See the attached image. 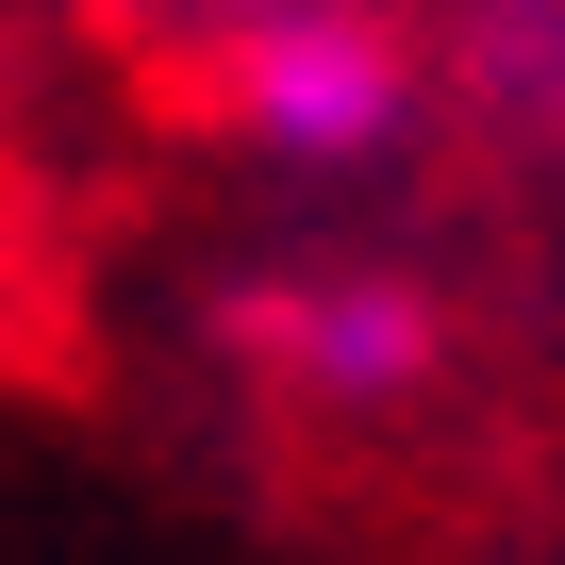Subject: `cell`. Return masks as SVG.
Instances as JSON below:
<instances>
[{"label": "cell", "mask_w": 565, "mask_h": 565, "mask_svg": "<svg viewBox=\"0 0 565 565\" xmlns=\"http://www.w3.org/2000/svg\"><path fill=\"white\" fill-rule=\"evenodd\" d=\"M233 100H249V134H266V150L350 167V150H383V134H399V51H383L366 18H282V34H249Z\"/></svg>", "instance_id": "obj_1"}, {"label": "cell", "mask_w": 565, "mask_h": 565, "mask_svg": "<svg viewBox=\"0 0 565 565\" xmlns=\"http://www.w3.org/2000/svg\"><path fill=\"white\" fill-rule=\"evenodd\" d=\"M266 350L300 366L317 399H399V383L433 366V317L399 300V282H300V300L266 317Z\"/></svg>", "instance_id": "obj_2"}]
</instances>
